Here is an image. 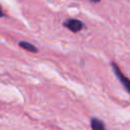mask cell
<instances>
[{
	"label": "cell",
	"mask_w": 130,
	"mask_h": 130,
	"mask_svg": "<svg viewBox=\"0 0 130 130\" xmlns=\"http://www.w3.org/2000/svg\"><path fill=\"white\" fill-rule=\"evenodd\" d=\"M2 16H4V11H3V9H2V7L0 5V17H2Z\"/></svg>",
	"instance_id": "obj_5"
},
{
	"label": "cell",
	"mask_w": 130,
	"mask_h": 130,
	"mask_svg": "<svg viewBox=\"0 0 130 130\" xmlns=\"http://www.w3.org/2000/svg\"><path fill=\"white\" fill-rule=\"evenodd\" d=\"M18 45H19L20 48H22V49H24V50H26V51H28V52H31V53H37V52L39 51V49H38L35 45H32L31 43L25 42V41L19 42Z\"/></svg>",
	"instance_id": "obj_4"
},
{
	"label": "cell",
	"mask_w": 130,
	"mask_h": 130,
	"mask_svg": "<svg viewBox=\"0 0 130 130\" xmlns=\"http://www.w3.org/2000/svg\"><path fill=\"white\" fill-rule=\"evenodd\" d=\"M111 66H112V69H113V71H114V73H115V75L117 76V78H118V80L122 83V85L124 86V88L130 93V79L126 76V75H124V73L121 71V69H120V67L116 64V63H112L111 64Z\"/></svg>",
	"instance_id": "obj_1"
},
{
	"label": "cell",
	"mask_w": 130,
	"mask_h": 130,
	"mask_svg": "<svg viewBox=\"0 0 130 130\" xmlns=\"http://www.w3.org/2000/svg\"><path fill=\"white\" fill-rule=\"evenodd\" d=\"M63 25L68 28L69 30L73 31V32H77V31H80L83 27H84V23L79 20V19H75V18H69V19H66L64 22H63Z\"/></svg>",
	"instance_id": "obj_2"
},
{
	"label": "cell",
	"mask_w": 130,
	"mask_h": 130,
	"mask_svg": "<svg viewBox=\"0 0 130 130\" xmlns=\"http://www.w3.org/2000/svg\"><path fill=\"white\" fill-rule=\"evenodd\" d=\"M90 127L92 130H106L105 123L98 119V118H91L90 120Z\"/></svg>",
	"instance_id": "obj_3"
},
{
	"label": "cell",
	"mask_w": 130,
	"mask_h": 130,
	"mask_svg": "<svg viewBox=\"0 0 130 130\" xmlns=\"http://www.w3.org/2000/svg\"><path fill=\"white\" fill-rule=\"evenodd\" d=\"M89 1H91V2H93V3H99L101 0H89Z\"/></svg>",
	"instance_id": "obj_6"
}]
</instances>
